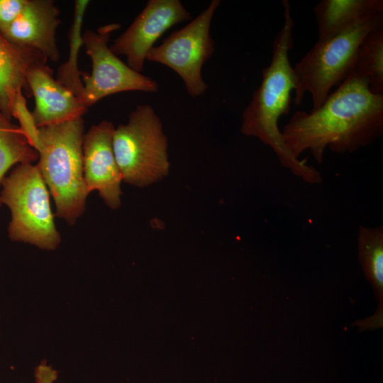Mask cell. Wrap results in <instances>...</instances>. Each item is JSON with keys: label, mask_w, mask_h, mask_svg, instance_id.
Here are the masks:
<instances>
[{"label": "cell", "mask_w": 383, "mask_h": 383, "mask_svg": "<svg viewBox=\"0 0 383 383\" xmlns=\"http://www.w3.org/2000/svg\"><path fill=\"white\" fill-rule=\"evenodd\" d=\"M296 158L310 151L321 164L325 150L352 153L370 145L383 133V95L374 94L367 81L352 72L316 109L296 111L281 131Z\"/></svg>", "instance_id": "cell-1"}, {"label": "cell", "mask_w": 383, "mask_h": 383, "mask_svg": "<svg viewBox=\"0 0 383 383\" xmlns=\"http://www.w3.org/2000/svg\"><path fill=\"white\" fill-rule=\"evenodd\" d=\"M284 23L277 34L268 67L262 71V82L243 113L241 133L255 137L269 146L281 165L304 182L316 184L322 181L318 170L306 159L294 157L287 148L279 128V120L291 109L292 92L299 89V82L290 63L289 53L293 46L294 21L289 1H282Z\"/></svg>", "instance_id": "cell-2"}, {"label": "cell", "mask_w": 383, "mask_h": 383, "mask_svg": "<svg viewBox=\"0 0 383 383\" xmlns=\"http://www.w3.org/2000/svg\"><path fill=\"white\" fill-rule=\"evenodd\" d=\"M82 117L38 128L37 165L51 194L55 215L70 226L83 214L88 192L84 177Z\"/></svg>", "instance_id": "cell-3"}, {"label": "cell", "mask_w": 383, "mask_h": 383, "mask_svg": "<svg viewBox=\"0 0 383 383\" xmlns=\"http://www.w3.org/2000/svg\"><path fill=\"white\" fill-rule=\"evenodd\" d=\"M383 26V13L367 16L335 35L318 40L293 67L299 82L294 103L299 106L306 92L311 111L318 109L354 70L358 48L371 31Z\"/></svg>", "instance_id": "cell-4"}, {"label": "cell", "mask_w": 383, "mask_h": 383, "mask_svg": "<svg viewBox=\"0 0 383 383\" xmlns=\"http://www.w3.org/2000/svg\"><path fill=\"white\" fill-rule=\"evenodd\" d=\"M0 201L11 211L9 238L53 250L61 242L51 209L50 192L37 166L16 165L1 183Z\"/></svg>", "instance_id": "cell-5"}, {"label": "cell", "mask_w": 383, "mask_h": 383, "mask_svg": "<svg viewBox=\"0 0 383 383\" xmlns=\"http://www.w3.org/2000/svg\"><path fill=\"white\" fill-rule=\"evenodd\" d=\"M112 145L126 183L144 187L168 174L167 138L151 105H138L128 121L115 128Z\"/></svg>", "instance_id": "cell-6"}, {"label": "cell", "mask_w": 383, "mask_h": 383, "mask_svg": "<svg viewBox=\"0 0 383 383\" xmlns=\"http://www.w3.org/2000/svg\"><path fill=\"white\" fill-rule=\"evenodd\" d=\"M220 4V0H212L187 25L171 33L158 46H154L146 57V60L175 72L182 79L187 93L194 98L203 95L209 87L201 70L215 51L210 28Z\"/></svg>", "instance_id": "cell-7"}, {"label": "cell", "mask_w": 383, "mask_h": 383, "mask_svg": "<svg viewBox=\"0 0 383 383\" xmlns=\"http://www.w3.org/2000/svg\"><path fill=\"white\" fill-rule=\"evenodd\" d=\"M121 25L113 23L86 30L82 35L83 45L91 61L90 74L82 72V100L88 109L108 96L130 91L155 93L157 82L124 63L110 49L111 33Z\"/></svg>", "instance_id": "cell-8"}, {"label": "cell", "mask_w": 383, "mask_h": 383, "mask_svg": "<svg viewBox=\"0 0 383 383\" xmlns=\"http://www.w3.org/2000/svg\"><path fill=\"white\" fill-rule=\"evenodd\" d=\"M190 19L189 11L179 0H149L110 49L117 56L124 55L127 65L141 72L148 54L163 33Z\"/></svg>", "instance_id": "cell-9"}, {"label": "cell", "mask_w": 383, "mask_h": 383, "mask_svg": "<svg viewBox=\"0 0 383 383\" xmlns=\"http://www.w3.org/2000/svg\"><path fill=\"white\" fill-rule=\"evenodd\" d=\"M112 122L102 121L93 125L83 138L84 177L90 194L97 191L111 209L120 207L122 175L113 150Z\"/></svg>", "instance_id": "cell-10"}, {"label": "cell", "mask_w": 383, "mask_h": 383, "mask_svg": "<svg viewBox=\"0 0 383 383\" xmlns=\"http://www.w3.org/2000/svg\"><path fill=\"white\" fill-rule=\"evenodd\" d=\"M59 16L60 10L53 1L26 0L16 19L0 32L13 44L34 49L47 60L57 62L60 58L56 41Z\"/></svg>", "instance_id": "cell-11"}, {"label": "cell", "mask_w": 383, "mask_h": 383, "mask_svg": "<svg viewBox=\"0 0 383 383\" xmlns=\"http://www.w3.org/2000/svg\"><path fill=\"white\" fill-rule=\"evenodd\" d=\"M26 80L35 99L31 114L37 128L74 120L87 111L82 101L54 78L46 63L32 67Z\"/></svg>", "instance_id": "cell-12"}, {"label": "cell", "mask_w": 383, "mask_h": 383, "mask_svg": "<svg viewBox=\"0 0 383 383\" xmlns=\"http://www.w3.org/2000/svg\"><path fill=\"white\" fill-rule=\"evenodd\" d=\"M38 51L13 44L0 32V110L9 120L18 96L30 97L26 76L33 67L47 62Z\"/></svg>", "instance_id": "cell-13"}, {"label": "cell", "mask_w": 383, "mask_h": 383, "mask_svg": "<svg viewBox=\"0 0 383 383\" xmlns=\"http://www.w3.org/2000/svg\"><path fill=\"white\" fill-rule=\"evenodd\" d=\"M357 242L360 263L379 301L377 312L362 326L379 328L382 326L383 313V226H360Z\"/></svg>", "instance_id": "cell-14"}, {"label": "cell", "mask_w": 383, "mask_h": 383, "mask_svg": "<svg viewBox=\"0 0 383 383\" xmlns=\"http://www.w3.org/2000/svg\"><path fill=\"white\" fill-rule=\"evenodd\" d=\"M318 40L326 39L367 16L383 13L382 0H321L313 9Z\"/></svg>", "instance_id": "cell-15"}, {"label": "cell", "mask_w": 383, "mask_h": 383, "mask_svg": "<svg viewBox=\"0 0 383 383\" xmlns=\"http://www.w3.org/2000/svg\"><path fill=\"white\" fill-rule=\"evenodd\" d=\"M38 151L25 134L0 110V187L8 171L14 165L38 160ZM0 201V207L1 206Z\"/></svg>", "instance_id": "cell-16"}, {"label": "cell", "mask_w": 383, "mask_h": 383, "mask_svg": "<svg viewBox=\"0 0 383 383\" xmlns=\"http://www.w3.org/2000/svg\"><path fill=\"white\" fill-rule=\"evenodd\" d=\"M89 4V1L87 0L74 1L73 21L69 30V55L67 60L59 67L56 77V79L62 85L81 100L83 82L82 79V72L79 70L78 67V55L79 49L83 45L82 28Z\"/></svg>", "instance_id": "cell-17"}, {"label": "cell", "mask_w": 383, "mask_h": 383, "mask_svg": "<svg viewBox=\"0 0 383 383\" xmlns=\"http://www.w3.org/2000/svg\"><path fill=\"white\" fill-rule=\"evenodd\" d=\"M353 72L367 81L373 94L383 95V26L370 32L362 40Z\"/></svg>", "instance_id": "cell-18"}, {"label": "cell", "mask_w": 383, "mask_h": 383, "mask_svg": "<svg viewBox=\"0 0 383 383\" xmlns=\"http://www.w3.org/2000/svg\"><path fill=\"white\" fill-rule=\"evenodd\" d=\"M26 3V0H0V31L16 19Z\"/></svg>", "instance_id": "cell-19"}, {"label": "cell", "mask_w": 383, "mask_h": 383, "mask_svg": "<svg viewBox=\"0 0 383 383\" xmlns=\"http://www.w3.org/2000/svg\"><path fill=\"white\" fill-rule=\"evenodd\" d=\"M34 374L35 383H54L58 373L43 360L35 367Z\"/></svg>", "instance_id": "cell-20"}]
</instances>
